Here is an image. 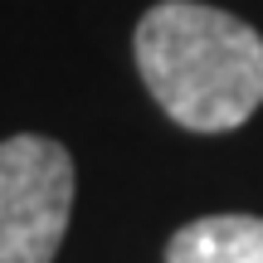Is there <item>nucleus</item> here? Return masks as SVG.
<instances>
[{
	"mask_svg": "<svg viewBox=\"0 0 263 263\" xmlns=\"http://www.w3.org/2000/svg\"><path fill=\"white\" fill-rule=\"evenodd\" d=\"M137 68L185 132H234L263 103V34L200 0H161L137 25Z\"/></svg>",
	"mask_w": 263,
	"mask_h": 263,
	"instance_id": "obj_1",
	"label": "nucleus"
},
{
	"mask_svg": "<svg viewBox=\"0 0 263 263\" xmlns=\"http://www.w3.org/2000/svg\"><path fill=\"white\" fill-rule=\"evenodd\" d=\"M73 210V156L54 137L0 141V263H54Z\"/></svg>",
	"mask_w": 263,
	"mask_h": 263,
	"instance_id": "obj_2",
	"label": "nucleus"
},
{
	"mask_svg": "<svg viewBox=\"0 0 263 263\" xmlns=\"http://www.w3.org/2000/svg\"><path fill=\"white\" fill-rule=\"evenodd\" d=\"M166 263H263V219L205 215L171 234Z\"/></svg>",
	"mask_w": 263,
	"mask_h": 263,
	"instance_id": "obj_3",
	"label": "nucleus"
}]
</instances>
